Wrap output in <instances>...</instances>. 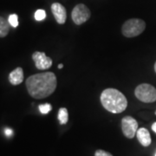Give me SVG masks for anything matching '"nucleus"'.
I'll return each instance as SVG.
<instances>
[{
    "mask_svg": "<svg viewBox=\"0 0 156 156\" xmlns=\"http://www.w3.org/2000/svg\"><path fill=\"white\" fill-rule=\"evenodd\" d=\"M32 59H33L35 65L37 69L40 70H45L48 69L52 66V59L46 56L44 52L41 51H36L32 55Z\"/></svg>",
    "mask_w": 156,
    "mask_h": 156,
    "instance_id": "7",
    "label": "nucleus"
},
{
    "mask_svg": "<svg viewBox=\"0 0 156 156\" xmlns=\"http://www.w3.org/2000/svg\"><path fill=\"white\" fill-rule=\"evenodd\" d=\"M145 21L139 18H132L123 23L122 32L126 37H134L140 35L145 30Z\"/></svg>",
    "mask_w": 156,
    "mask_h": 156,
    "instance_id": "3",
    "label": "nucleus"
},
{
    "mask_svg": "<svg viewBox=\"0 0 156 156\" xmlns=\"http://www.w3.org/2000/svg\"><path fill=\"white\" fill-rule=\"evenodd\" d=\"M5 134L6 136H11V134H12V130H11V128H6L5 130Z\"/></svg>",
    "mask_w": 156,
    "mask_h": 156,
    "instance_id": "17",
    "label": "nucleus"
},
{
    "mask_svg": "<svg viewBox=\"0 0 156 156\" xmlns=\"http://www.w3.org/2000/svg\"><path fill=\"white\" fill-rule=\"evenodd\" d=\"M100 99L103 108L113 114H120L128 107L126 96L118 89H104L101 94Z\"/></svg>",
    "mask_w": 156,
    "mask_h": 156,
    "instance_id": "2",
    "label": "nucleus"
},
{
    "mask_svg": "<svg viewBox=\"0 0 156 156\" xmlns=\"http://www.w3.org/2000/svg\"><path fill=\"white\" fill-rule=\"evenodd\" d=\"M152 130H153L154 133H156V122H154L152 125Z\"/></svg>",
    "mask_w": 156,
    "mask_h": 156,
    "instance_id": "18",
    "label": "nucleus"
},
{
    "mask_svg": "<svg viewBox=\"0 0 156 156\" xmlns=\"http://www.w3.org/2000/svg\"><path fill=\"white\" fill-rule=\"evenodd\" d=\"M155 156H156V154H155Z\"/></svg>",
    "mask_w": 156,
    "mask_h": 156,
    "instance_id": "22",
    "label": "nucleus"
},
{
    "mask_svg": "<svg viewBox=\"0 0 156 156\" xmlns=\"http://www.w3.org/2000/svg\"><path fill=\"white\" fill-rule=\"evenodd\" d=\"M63 68V64L62 63H60L59 65H58V69H62Z\"/></svg>",
    "mask_w": 156,
    "mask_h": 156,
    "instance_id": "19",
    "label": "nucleus"
},
{
    "mask_svg": "<svg viewBox=\"0 0 156 156\" xmlns=\"http://www.w3.org/2000/svg\"><path fill=\"white\" fill-rule=\"evenodd\" d=\"M155 115H156V111H155Z\"/></svg>",
    "mask_w": 156,
    "mask_h": 156,
    "instance_id": "21",
    "label": "nucleus"
},
{
    "mask_svg": "<svg viewBox=\"0 0 156 156\" xmlns=\"http://www.w3.org/2000/svg\"><path fill=\"white\" fill-rule=\"evenodd\" d=\"M95 156H113L108 152L104 150H101V149H98V150L95 151Z\"/></svg>",
    "mask_w": 156,
    "mask_h": 156,
    "instance_id": "16",
    "label": "nucleus"
},
{
    "mask_svg": "<svg viewBox=\"0 0 156 156\" xmlns=\"http://www.w3.org/2000/svg\"><path fill=\"white\" fill-rule=\"evenodd\" d=\"M91 12L89 9L83 4H79L74 7L71 17H72L73 22L77 25H81L85 22H87L90 18Z\"/></svg>",
    "mask_w": 156,
    "mask_h": 156,
    "instance_id": "5",
    "label": "nucleus"
},
{
    "mask_svg": "<svg viewBox=\"0 0 156 156\" xmlns=\"http://www.w3.org/2000/svg\"><path fill=\"white\" fill-rule=\"evenodd\" d=\"M8 21L10 23V24L11 25V27L13 28H17L18 26V16L17 14H11L9 16Z\"/></svg>",
    "mask_w": 156,
    "mask_h": 156,
    "instance_id": "13",
    "label": "nucleus"
},
{
    "mask_svg": "<svg viewBox=\"0 0 156 156\" xmlns=\"http://www.w3.org/2000/svg\"><path fill=\"white\" fill-rule=\"evenodd\" d=\"M51 11L57 23L63 24L67 19V11L65 7L60 3H54L51 5Z\"/></svg>",
    "mask_w": 156,
    "mask_h": 156,
    "instance_id": "8",
    "label": "nucleus"
},
{
    "mask_svg": "<svg viewBox=\"0 0 156 156\" xmlns=\"http://www.w3.org/2000/svg\"><path fill=\"white\" fill-rule=\"evenodd\" d=\"M58 120L61 125H64L68 122L69 120V113L66 108H61L58 111Z\"/></svg>",
    "mask_w": 156,
    "mask_h": 156,
    "instance_id": "12",
    "label": "nucleus"
},
{
    "mask_svg": "<svg viewBox=\"0 0 156 156\" xmlns=\"http://www.w3.org/2000/svg\"><path fill=\"white\" fill-rule=\"evenodd\" d=\"M136 136H137V139L139 140L140 143L143 147H148L151 144V142H152L149 131L145 128H139L137 130Z\"/></svg>",
    "mask_w": 156,
    "mask_h": 156,
    "instance_id": "9",
    "label": "nucleus"
},
{
    "mask_svg": "<svg viewBox=\"0 0 156 156\" xmlns=\"http://www.w3.org/2000/svg\"><path fill=\"white\" fill-rule=\"evenodd\" d=\"M39 111L41 112L43 115H47L49 114V112L52 109V107L50 103H45V104H41L38 107Z\"/></svg>",
    "mask_w": 156,
    "mask_h": 156,
    "instance_id": "15",
    "label": "nucleus"
},
{
    "mask_svg": "<svg viewBox=\"0 0 156 156\" xmlns=\"http://www.w3.org/2000/svg\"><path fill=\"white\" fill-rule=\"evenodd\" d=\"M34 17H35V19L37 21H43V20H44L45 17H46V12H45L44 10L39 9L35 12Z\"/></svg>",
    "mask_w": 156,
    "mask_h": 156,
    "instance_id": "14",
    "label": "nucleus"
},
{
    "mask_svg": "<svg viewBox=\"0 0 156 156\" xmlns=\"http://www.w3.org/2000/svg\"><path fill=\"white\" fill-rule=\"evenodd\" d=\"M122 129L123 134L128 138H134L138 130V122L132 116H125L122 120Z\"/></svg>",
    "mask_w": 156,
    "mask_h": 156,
    "instance_id": "6",
    "label": "nucleus"
},
{
    "mask_svg": "<svg viewBox=\"0 0 156 156\" xmlns=\"http://www.w3.org/2000/svg\"><path fill=\"white\" fill-rule=\"evenodd\" d=\"M23 81V70L21 67H17L10 73L9 82L11 83V84L16 86L22 83Z\"/></svg>",
    "mask_w": 156,
    "mask_h": 156,
    "instance_id": "10",
    "label": "nucleus"
},
{
    "mask_svg": "<svg viewBox=\"0 0 156 156\" xmlns=\"http://www.w3.org/2000/svg\"><path fill=\"white\" fill-rule=\"evenodd\" d=\"M134 95L142 102L152 103L156 101V89L151 84L141 83L135 88Z\"/></svg>",
    "mask_w": 156,
    "mask_h": 156,
    "instance_id": "4",
    "label": "nucleus"
},
{
    "mask_svg": "<svg viewBox=\"0 0 156 156\" xmlns=\"http://www.w3.org/2000/svg\"><path fill=\"white\" fill-rule=\"evenodd\" d=\"M57 80L52 72H43L29 76L26 80V88L29 94L35 99H44L54 93Z\"/></svg>",
    "mask_w": 156,
    "mask_h": 156,
    "instance_id": "1",
    "label": "nucleus"
},
{
    "mask_svg": "<svg viewBox=\"0 0 156 156\" xmlns=\"http://www.w3.org/2000/svg\"><path fill=\"white\" fill-rule=\"evenodd\" d=\"M154 71L156 72V62H155V63H154Z\"/></svg>",
    "mask_w": 156,
    "mask_h": 156,
    "instance_id": "20",
    "label": "nucleus"
},
{
    "mask_svg": "<svg viewBox=\"0 0 156 156\" xmlns=\"http://www.w3.org/2000/svg\"><path fill=\"white\" fill-rule=\"evenodd\" d=\"M11 26V25L7 19L3 17H0V37H5L9 34Z\"/></svg>",
    "mask_w": 156,
    "mask_h": 156,
    "instance_id": "11",
    "label": "nucleus"
}]
</instances>
